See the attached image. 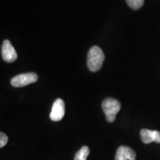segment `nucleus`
<instances>
[{
    "label": "nucleus",
    "mask_w": 160,
    "mask_h": 160,
    "mask_svg": "<svg viewBox=\"0 0 160 160\" xmlns=\"http://www.w3.org/2000/svg\"><path fill=\"white\" fill-rule=\"evenodd\" d=\"M38 80V76L35 73H26L15 76L11 80V84L13 87L22 88L34 83Z\"/></svg>",
    "instance_id": "7ed1b4c3"
},
{
    "label": "nucleus",
    "mask_w": 160,
    "mask_h": 160,
    "mask_svg": "<svg viewBox=\"0 0 160 160\" xmlns=\"http://www.w3.org/2000/svg\"><path fill=\"white\" fill-rule=\"evenodd\" d=\"M135 151L127 146H120L117 149L115 160H136Z\"/></svg>",
    "instance_id": "0eeeda50"
},
{
    "label": "nucleus",
    "mask_w": 160,
    "mask_h": 160,
    "mask_svg": "<svg viewBox=\"0 0 160 160\" xmlns=\"http://www.w3.org/2000/svg\"><path fill=\"white\" fill-rule=\"evenodd\" d=\"M105 60V55L102 50L98 46L91 47L88 53L87 65L88 69L91 72H97L99 71L102 66Z\"/></svg>",
    "instance_id": "f257e3e1"
},
{
    "label": "nucleus",
    "mask_w": 160,
    "mask_h": 160,
    "mask_svg": "<svg viewBox=\"0 0 160 160\" xmlns=\"http://www.w3.org/2000/svg\"><path fill=\"white\" fill-rule=\"evenodd\" d=\"M140 137L145 144H149L152 142L160 143V132L158 131L142 129L140 131Z\"/></svg>",
    "instance_id": "423d86ee"
},
{
    "label": "nucleus",
    "mask_w": 160,
    "mask_h": 160,
    "mask_svg": "<svg viewBox=\"0 0 160 160\" xmlns=\"http://www.w3.org/2000/svg\"><path fill=\"white\" fill-rule=\"evenodd\" d=\"M90 153V150L87 146H83L79 151L76 153L74 160H87L88 156Z\"/></svg>",
    "instance_id": "6e6552de"
},
{
    "label": "nucleus",
    "mask_w": 160,
    "mask_h": 160,
    "mask_svg": "<svg viewBox=\"0 0 160 160\" xmlns=\"http://www.w3.org/2000/svg\"><path fill=\"white\" fill-rule=\"evenodd\" d=\"M128 5L133 10H139L142 7L145 0H125Z\"/></svg>",
    "instance_id": "1a4fd4ad"
},
{
    "label": "nucleus",
    "mask_w": 160,
    "mask_h": 160,
    "mask_svg": "<svg viewBox=\"0 0 160 160\" xmlns=\"http://www.w3.org/2000/svg\"><path fill=\"white\" fill-rule=\"evenodd\" d=\"M2 57L6 62H13L17 59V53L9 40H5L2 46Z\"/></svg>",
    "instance_id": "20e7f679"
},
{
    "label": "nucleus",
    "mask_w": 160,
    "mask_h": 160,
    "mask_svg": "<svg viewBox=\"0 0 160 160\" xmlns=\"http://www.w3.org/2000/svg\"><path fill=\"white\" fill-rule=\"evenodd\" d=\"M8 137L3 132L0 133V148H3L8 142Z\"/></svg>",
    "instance_id": "9d476101"
},
{
    "label": "nucleus",
    "mask_w": 160,
    "mask_h": 160,
    "mask_svg": "<svg viewBox=\"0 0 160 160\" xmlns=\"http://www.w3.org/2000/svg\"><path fill=\"white\" fill-rule=\"evenodd\" d=\"M102 107L107 121L109 122H113L115 121L116 116L121 109V103L118 100L109 97L102 102Z\"/></svg>",
    "instance_id": "f03ea898"
},
{
    "label": "nucleus",
    "mask_w": 160,
    "mask_h": 160,
    "mask_svg": "<svg viewBox=\"0 0 160 160\" xmlns=\"http://www.w3.org/2000/svg\"><path fill=\"white\" fill-rule=\"evenodd\" d=\"M65 103L61 99H57L52 106L51 112L50 113V118L52 121L58 122L62 119L65 116Z\"/></svg>",
    "instance_id": "39448f33"
}]
</instances>
